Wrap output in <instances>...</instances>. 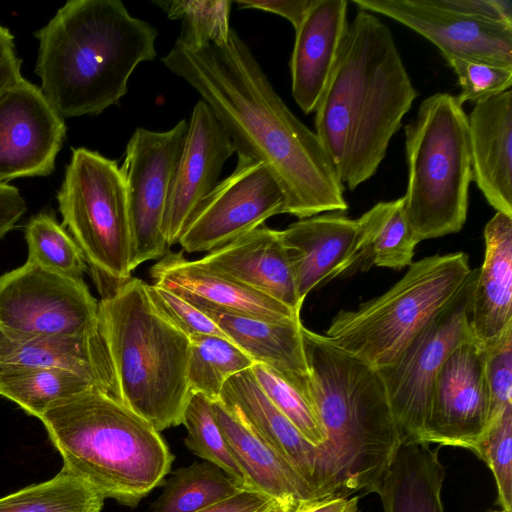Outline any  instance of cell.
<instances>
[{"instance_id": "cell-1", "label": "cell", "mask_w": 512, "mask_h": 512, "mask_svg": "<svg viewBox=\"0 0 512 512\" xmlns=\"http://www.w3.org/2000/svg\"><path fill=\"white\" fill-rule=\"evenodd\" d=\"M162 62L209 105L238 157L268 168L283 191L284 213L305 219L348 209L318 136L290 111L234 29L223 42L197 50L176 41Z\"/></svg>"}, {"instance_id": "cell-2", "label": "cell", "mask_w": 512, "mask_h": 512, "mask_svg": "<svg viewBox=\"0 0 512 512\" xmlns=\"http://www.w3.org/2000/svg\"><path fill=\"white\" fill-rule=\"evenodd\" d=\"M417 96L389 27L359 10L314 110L315 133L344 188L376 173Z\"/></svg>"}, {"instance_id": "cell-3", "label": "cell", "mask_w": 512, "mask_h": 512, "mask_svg": "<svg viewBox=\"0 0 512 512\" xmlns=\"http://www.w3.org/2000/svg\"><path fill=\"white\" fill-rule=\"evenodd\" d=\"M157 30L119 0H70L35 33V72L61 117L97 115L127 93L141 62L157 56Z\"/></svg>"}, {"instance_id": "cell-4", "label": "cell", "mask_w": 512, "mask_h": 512, "mask_svg": "<svg viewBox=\"0 0 512 512\" xmlns=\"http://www.w3.org/2000/svg\"><path fill=\"white\" fill-rule=\"evenodd\" d=\"M310 387L325 434L316 497L372 492L400 444L376 369L302 327Z\"/></svg>"}, {"instance_id": "cell-5", "label": "cell", "mask_w": 512, "mask_h": 512, "mask_svg": "<svg viewBox=\"0 0 512 512\" xmlns=\"http://www.w3.org/2000/svg\"><path fill=\"white\" fill-rule=\"evenodd\" d=\"M38 419L63 468L105 499L134 508L171 472L174 455L160 432L100 388L58 402Z\"/></svg>"}, {"instance_id": "cell-6", "label": "cell", "mask_w": 512, "mask_h": 512, "mask_svg": "<svg viewBox=\"0 0 512 512\" xmlns=\"http://www.w3.org/2000/svg\"><path fill=\"white\" fill-rule=\"evenodd\" d=\"M146 282L130 277L98 301V329L117 399L158 432L182 425L191 391L189 338L152 306Z\"/></svg>"}, {"instance_id": "cell-7", "label": "cell", "mask_w": 512, "mask_h": 512, "mask_svg": "<svg viewBox=\"0 0 512 512\" xmlns=\"http://www.w3.org/2000/svg\"><path fill=\"white\" fill-rule=\"evenodd\" d=\"M408 183L404 212L417 240L459 232L472 181L468 116L456 96L424 99L405 126Z\"/></svg>"}, {"instance_id": "cell-8", "label": "cell", "mask_w": 512, "mask_h": 512, "mask_svg": "<svg viewBox=\"0 0 512 512\" xmlns=\"http://www.w3.org/2000/svg\"><path fill=\"white\" fill-rule=\"evenodd\" d=\"M472 269L464 252L412 262L382 295L341 310L323 336L374 369L392 364L420 329L461 289Z\"/></svg>"}, {"instance_id": "cell-9", "label": "cell", "mask_w": 512, "mask_h": 512, "mask_svg": "<svg viewBox=\"0 0 512 512\" xmlns=\"http://www.w3.org/2000/svg\"><path fill=\"white\" fill-rule=\"evenodd\" d=\"M57 200L62 226L80 247L101 297L132 277L127 191L117 162L73 149Z\"/></svg>"}, {"instance_id": "cell-10", "label": "cell", "mask_w": 512, "mask_h": 512, "mask_svg": "<svg viewBox=\"0 0 512 512\" xmlns=\"http://www.w3.org/2000/svg\"><path fill=\"white\" fill-rule=\"evenodd\" d=\"M477 269L390 365L377 369L401 443L421 442L435 378L451 351L472 336L470 309Z\"/></svg>"}, {"instance_id": "cell-11", "label": "cell", "mask_w": 512, "mask_h": 512, "mask_svg": "<svg viewBox=\"0 0 512 512\" xmlns=\"http://www.w3.org/2000/svg\"><path fill=\"white\" fill-rule=\"evenodd\" d=\"M187 132L183 119L164 132L137 128L128 141L120 169L127 191L132 272L167 253L164 219Z\"/></svg>"}, {"instance_id": "cell-12", "label": "cell", "mask_w": 512, "mask_h": 512, "mask_svg": "<svg viewBox=\"0 0 512 512\" xmlns=\"http://www.w3.org/2000/svg\"><path fill=\"white\" fill-rule=\"evenodd\" d=\"M0 328L38 335L93 334L98 330V301L83 279L26 261L0 276Z\"/></svg>"}, {"instance_id": "cell-13", "label": "cell", "mask_w": 512, "mask_h": 512, "mask_svg": "<svg viewBox=\"0 0 512 512\" xmlns=\"http://www.w3.org/2000/svg\"><path fill=\"white\" fill-rule=\"evenodd\" d=\"M283 191L260 162L239 158L235 170L198 204L178 243L188 253L210 252L284 213Z\"/></svg>"}, {"instance_id": "cell-14", "label": "cell", "mask_w": 512, "mask_h": 512, "mask_svg": "<svg viewBox=\"0 0 512 512\" xmlns=\"http://www.w3.org/2000/svg\"><path fill=\"white\" fill-rule=\"evenodd\" d=\"M489 411L485 346L472 335L451 351L435 378L421 442L474 451Z\"/></svg>"}, {"instance_id": "cell-15", "label": "cell", "mask_w": 512, "mask_h": 512, "mask_svg": "<svg viewBox=\"0 0 512 512\" xmlns=\"http://www.w3.org/2000/svg\"><path fill=\"white\" fill-rule=\"evenodd\" d=\"M360 10L391 18L433 43L447 59L512 67V25L459 14L432 0H353Z\"/></svg>"}, {"instance_id": "cell-16", "label": "cell", "mask_w": 512, "mask_h": 512, "mask_svg": "<svg viewBox=\"0 0 512 512\" xmlns=\"http://www.w3.org/2000/svg\"><path fill=\"white\" fill-rule=\"evenodd\" d=\"M66 125L41 89L22 78L0 94V183L50 174Z\"/></svg>"}, {"instance_id": "cell-17", "label": "cell", "mask_w": 512, "mask_h": 512, "mask_svg": "<svg viewBox=\"0 0 512 512\" xmlns=\"http://www.w3.org/2000/svg\"><path fill=\"white\" fill-rule=\"evenodd\" d=\"M279 236L301 304L311 290L341 275L364 255L360 219L340 212L300 219L280 230Z\"/></svg>"}, {"instance_id": "cell-18", "label": "cell", "mask_w": 512, "mask_h": 512, "mask_svg": "<svg viewBox=\"0 0 512 512\" xmlns=\"http://www.w3.org/2000/svg\"><path fill=\"white\" fill-rule=\"evenodd\" d=\"M236 152L233 142L202 99L193 108L165 213L168 246L178 243L198 204L215 188L225 162Z\"/></svg>"}, {"instance_id": "cell-19", "label": "cell", "mask_w": 512, "mask_h": 512, "mask_svg": "<svg viewBox=\"0 0 512 512\" xmlns=\"http://www.w3.org/2000/svg\"><path fill=\"white\" fill-rule=\"evenodd\" d=\"M153 284L182 297L198 309L209 308L273 321L300 319L283 303L213 271L181 252H167L149 271Z\"/></svg>"}, {"instance_id": "cell-20", "label": "cell", "mask_w": 512, "mask_h": 512, "mask_svg": "<svg viewBox=\"0 0 512 512\" xmlns=\"http://www.w3.org/2000/svg\"><path fill=\"white\" fill-rule=\"evenodd\" d=\"M218 400L248 430L287 460L318 499V446L310 443L271 402L250 369L230 377L223 385Z\"/></svg>"}, {"instance_id": "cell-21", "label": "cell", "mask_w": 512, "mask_h": 512, "mask_svg": "<svg viewBox=\"0 0 512 512\" xmlns=\"http://www.w3.org/2000/svg\"><path fill=\"white\" fill-rule=\"evenodd\" d=\"M472 180L488 203L512 217V91L476 103L468 117Z\"/></svg>"}, {"instance_id": "cell-22", "label": "cell", "mask_w": 512, "mask_h": 512, "mask_svg": "<svg viewBox=\"0 0 512 512\" xmlns=\"http://www.w3.org/2000/svg\"><path fill=\"white\" fill-rule=\"evenodd\" d=\"M197 260L300 313L302 304L279 230L262 225Z\"/></svg>"}, {"instance_id": "cell-23", "label": "cell", "mask_w": 512, "mask_h": 512, "mask_svg": "<svg viewBox=\"0 0 512 512\" xmlns=\"http://www.w3.org/2000/svg\"><path fill=\"white\" fill-rule=\"evenodd\" d=\"M347 9V0H313L295 31L292 96L305 114L315 110L327 84L348 25Z\"/></svg>"}, {"instance_id": "cell-24", "label": "cell", "mask_w": 512, "mask_h": 512, "mask_svg": "<svg viewBox=\"0 0 512 512\" xmlns=\"http://www.w3.org/2000/svg\"><path fill=\"white\" fill-rule=\"evenodd\" d=\"M0 365L70 370L94 380L116 397L112 369L99 329L89 335L69 336L25 334L0 328Z\"/></svg>"}, {"instance_id": "cell-25", "label": "cell", "mask_w": 512, "mask_h": 512, "mask_svg": "<svg viewBox=\"0 0 512 512\" xmlns=\"http://www.w3.org/2000/svg\"><path fill=\"white\" fill-rule=\"evenodd\" d=\"M199 310L255 363L301 388H311L300 319L273 321L209 308Z\"/></svg>"}, {"instance_id": "cell-26", "label": "cell", "mask_w": 512, "mask_h": 512, "mask_svg": "<svg viewBox=\"0 0 512 512\" xmlns=\"http://www.w3.org/2000/svg\"><path fill=\"white\" fill-rule=\"evenodd\" d=\"M484 242L469 317L472 335L482 343L512 323V217L496 212L485 225Z\"/></svg>"}, {"instance_id": "cell-27", "label": "cell", "mask_w": 512, "mask_h": 512, "mask_svg": "<svg viewBox=\"0 0 512 512\" xmlns=\"http://www.w3.org/2000/svg\"><path fill=\"white\" fill-rule=\"evenodd\" d=\"M211 407L248 488L277 501L316 499L294 467L248 430L219 400L211 401Z\"/></svg>"}, {"instance_id": "cell-28", "label": "cell", "mask_w": 512, "mask_h": 512, "mask_svg": "<svg viewBox=\"0 0 512 512\" xmlns=\"http://www.w3.org/2000/svg\"><path fill=\"white\" fill-rule=\"evenodd\" d=\"M425 442L401 443L372 492L383 512H445L441 497L445 467L439 448Z\"/></svg>"}, {"instance_id": "cell-29", "label": "cell", "mask_w": 512, "mask_h": 512, "mask_svg": "<svg viewBox=\"0 0 512 512\" xmlns=\"http://www.w3.org/2000/svg\"><path fill=\"white\" fill-rule=\"evenodd\" d=\"M93 388L102 389L94 380L70 370L0 365V396L36 418L56 403Z\"/></svg>"}, {"instance_id": "cell-30", "label": "cell", "mask_w": 512, "mask_h": 512, "mask_svg": "<svg viewBox=\"0 0 512 512\" xmlns=\"http://www.w3.org/2000/svg\"><path fill=\"white\" fill-rule=\"evenodd\" d=\"M162 486L151 512H200L246 489L207 461L174 470Z\"/></svg>"}, {"instance_id": "cell-31", "label": "cell", "mask_w": 512, "mask_h": 512, "mask_svg": "<svg viewBox=\"0 0 512 512\" xmlns=\"http://www.w3.org/2000/svg\"><path fill=\"white\" fill-rule=\"evenodd\" d=\"M364 255L371 263L385 268L402 269L412 264L418 244L404 212L403 196L375 204L360 218Z\"/></svg>"}, {"instance_id": "cell-32", "label": "cell", "mask_w": 512, "mask_h": 512, "mask_svg": "<svg viewBox=\"0 0 512 512\" xmlns=\"http://www.w3.org/2000/svg\"><path fill=\"white\" fill-rule=\"evenodd\" d=\"M105 498L62 469L51 479L0 498V512H101Z\"/></svg>"}, {"instance_id": "cell-33", "label": "cell", "mask_w": 512, "mask_h": 512, "mask_svg": "<svg viewBox=\"0 0 512 512\" xmlns=\"http://www.w3.org/2000/svg\"><path fill=\"white\" fill-rule=\"evenodd\" d=\"M187 379L191 393L210 401L219 399L226 381L250 369L255 362L230 339L202 335L189 339Z\"/></svg>"}, {"instance_id": "cell-34", "label": "cell", "mask_w": 512, "mask_h": 512, "mask_svg": "<svg viewBox=\"0 0 512 512\" xmlns=\"http://www.w3.org/2000/svg\"><path fill=\"white\" fill-rule=\"evenodd\" d=\"M25 239L27 261L66 278L83 279L87 271L85 257L76 241L51 214L41 212L31 218L25 228Z\"/></svg>"}, {"instance_id": "cell-35", "label": "cell", "mask_w": 512, "mask_h": 512, "mask_svg": "<svg viewBox=\"0 0 512 512\" xmlns=\"http://www.w3.org/2000/svg\"><path fill=\"white\" fill-rule=\"evenodd\" d=\"M182 425L187 431L184 444L191 453L219 467L241 486L248 488L245 476L215 420L208 398L200 393L191 394L183 413Z\"/></svg>"}, {"instance_id": "cell-36", "label": "cell", "mask_w": 512, "mask_h": 512, "mask_svg": "<svg viewBox=\"0 0 512 512\" xmlns=\"http://www.w3.org/2000/svg\"><path fill=\"white\" fill-rule=\"evenodd\" d=\"M172 20H181V34L176 40L190 49L223 42L230 30L229 0L155 1Z\"/></svg>"}, {"instance_id": "cell-37", "label": "cell", "mask_w": 512, "mask_h": 512, "mask_svg": "<svg viewBox=\"0 0 512 512\" xmlns=\"http://www.w3.org/2000/svg\"><path fill=\"white\" fill-rule=\"evenodd\" d=\"M250 370L266 396L300 433L315 446L322 445L325 442V434L318 418L311 388H301L262 364L255 363Z\"/></svg>"}, {"instance_id": "cell-38", "label": "cell", "mask_w": 512, "mask_h": 512, "mask_svg": "<svg viewBox=\"0 0 512 512\" xmlns=\"http://www.w3.org/2000/svg\"><path fill=\"white\" fill-rule=\"evenodd\" d=\"M473 452L492 472L501 509L512 511V405L489 423Z\"/></svg>"}, {"instance_id": "cell-39", "label": "cell", "mask_w": 512, "mask_h": 512, "mask_svg": "<svg viewBox=\"0 0 512 512\" xmlns=\"http://www.w3.org/2000/svg\"><path fill=\"white\" fill-rule=\"evenodd\" d=\"M445 60L458 78L461 91L456 99L461 105L476 104L511 88L512 67L455 57Z\"/></svg>"}, {"instance_id": "cell-40", "label": "cell", "mask_w": 512, "mask_h": 512, "mask_svg": "<svg viewBox=\"0 0 512 512\" xmlns=\"http://www.w3.org/2000/svg\"><path fill=\"white\" fill-rule=\"evenodd\" d=\"M485 346V377L489 392V423L512 405V323ZM488 423V425H489Z\"/></svg>"}, {"instance_id": "cell-41", "label": "cell", "mask_w": 512, "mask_h": 512, "mask_svg": "<svg viewBox=\"0 0 512 512\" xmlns=\"http://www.w3.org/2000/svg\"><path fill=\"white\" fill-rule=\"evenodd\" d=\"M146 293L154 309L189 339L202 335L226 337L206 314L170 290L146 284Z\"/></svg>"}, {"instance_id": "cell-42", "label": "cell", "mask_w": 512, "mask_h": 512, "mask_svg": "<svg viewBox=\"0 0 512 512\" xmlns=\"http://www.w3.org/2000/svg\"><path fill=\"white\" fill-rule=\"evenodd\" d=\"M313 0H238L240 8L272 12L286 18L295 31L304 20Z\"/></svg>"}, {"instance_id": "cell-43", "label": "cell", "mask_w": 512, "mask_h": 512, "mask_svg": "<svg viewBox=\"0 0 512 512\" xmlns=\"http://www.w3.org/2000/svg\"><path fill=\"white\" fill-rule=\"evenodd\" d=\"M441 8L466 16L505 22L499 0H432ZM509 24V23H507ZM511 25V24H510Z\"/></svg>"}, {"instance_id": "cell-44", "label": "cell", "mask_w": 512, "mask_h": 512, "mask_svg": "<svg viewBox=\"0 0 512 512\" xmlns=\"http://www.w3.org/2000/svg\"><path fill=\"white\" fill-rule=\"evenodd\" d=\"M20 67L21 59L15 52L14 37L0 25V94L23 78Z\"/></svg>"}, {"instance_id": "cell-45", "label": "cell", "mask_w": 512, "mask_h": 512, "mask_svg": "<svg viewBox=\"0 0 512 512\" xmlns=\"http://www.w3.org/2000/svg\"><path fill=\"white\" fill-rule=\"evenodd\" d=\"M274 501L253 489H243L236 495L200 512H263Z\"/></svg>"}, {"instance_id": "cell-46", "label": "cell", "mask_w": 512, "mask_h": 512, "mask_svg": "<svg viewBox=\"0 0 512 512\" xmlns=\"http://www.w3.org/2000/svg\"><path fill=\"white\" fill-rule=\"evenodd\" d=\"M26 211V203L19 190L0 183V239L14 228Z\"/></svg>"}, {"instance_id": "cell-47", "label": "cell", "mask_w": 512, "mask_h": 512, "mask_svg": "<svg viewBox=\"0 0 512 512\" xmlns=\"http://www.w3.org/2000/svg\"><path fill=\"white\" fill-rule=\"evenodd\" d=\"M297 512H360L357 496H329L304 501Z\"/></svg>"}, {"instance_id": "cell-48", "label": "cell", "mask_w": 512, "mask_h": 512, "mask_svg": "<svg viewBox=\"0 0 512 512\" xmlns=\"http://www.w3.org/2000/svg\"><path fill=\"white\" fill-rule=\"evenodd\" d=\"M304 501H274L265 511L263 512H297L299 507Z\"/></svg>"}, {"instance_id": "cell-49", "label": "cell", "mask_w": 512, "mask_h": 512, "mask_svg": "<svg viewBox=\"0 0 512 512\" xmlns=\"http://www.w3.org/2000/svg\"><path fill=\"white\" fill-rule=\"evenodd\" d=\"M492 512H512V511H508V510L501 509V510H499V511H492Z\"/></svg>"}]
</instances>
